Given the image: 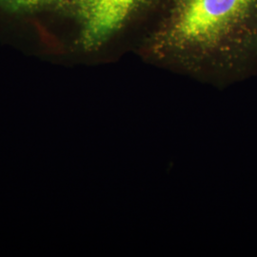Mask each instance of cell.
I'll return each mask as SVG.
<instances>
[{
	"instance_id": "obj_1",
	"label": "cell",
	"mask_w": 257,
	"mask_h": 257,
	"mask_svg": "<svg viewBox=\"0 0 257 257\" xmlns=\"http://www.w3.org/2000/svg\"><path fill=\"white\" fill-rule=\"evenodd\" d=\"M153 56L194 74L233 80L257 66V0H184Z\"/></svg>"
}]
</instances>
